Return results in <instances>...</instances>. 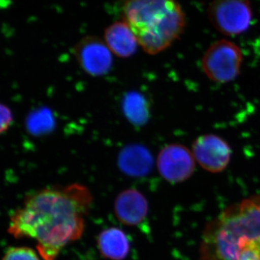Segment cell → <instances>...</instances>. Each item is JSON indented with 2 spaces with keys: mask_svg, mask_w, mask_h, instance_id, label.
Returning <instances> with one entry per match:
<instances>
[{
  "mask_svg": "<svg viewBox=\"0 0 260 260\" xmlns=\"http://www.w3.org/2000/svg\"><path fill=\"white\" fill-rule=\"evenodd\" d=\"M98 247L104 257L110 260H123L129 254V239L124 232L117 228L103 231L98 237Z\"/></svg>",
  "mask_w": 260,
  "mask_h": 260,
  "instance_id": "11",
  "label": "cell"
},
{
  "mask_svg": "<svg viewBox=\"0 0 260 260\" xmlns=\"http://www.w3.org/2000/svg\"><path fill=\"white\" fill-rule=\"evenodd\" d=\"M124 112L133 122L138 124L143 122L147 116L144 99L138 94H131L126 97L124 103Z\"/></svg>",
  "mask_w": 260,
  "mask_h": 260,
  "instance_id": "13",
  "label": "cell"
},
{
  "mask_svg": "<svg viewBox=\"0 0 260 260\" xmlns=\"http://www.w3.org/2000/svg\"><path fill=\"white\" fill-rule=\"evenodd\" d=\"M237 260H260V243H252L246 246Z\"/></svg>",
  "mask_w": 260,
  "mask_h": 260,
  "instance_id": "15",
  "label": "cell"
},
{
  "mask_svg": "<svg viewBox=\"0 0 260 260\" xmlns=\"http://www.w3.org/2000/svg\"><path fill=\"white\" fill-rule=\"evenodd\" d=\"M13 121V114L9 108L0 104V134H3L9 129Z\"/></svg>",
  "mask_w": 260,
  "mask_h": 260,
  "instance_id": "16",
  "label": "cell"
},
{
  "mask_svg": "<svg viewBox=\"0 0 260 260\" xmlns=\"http://www.w3.org/2000/svg\"><path fill=\"white\" fill-rule=\"evenodd\" d=\"M2 260H40V258L31 248L15 246L9 248Z\"/></svg>",
  "mask_w": 260,
  "mask_h": 260,
  "instance_id": "14",
  "label": "cell"
},
{
  "mask_svg": "<svg viewBox=\"0 0 260 260\" xmlns=\"http://www.w3.org/2000/svg\"><path fill=\"white\" fill-rule=\"evenodd\" d=\"M210 23L215 30L226 37L245 32L253 20L250 0H213L208 8Z\"/></svg>",
  "mask_w": 260,
  "mask_h": 260,
  "instance_id": "5",
  "label": "cell"
},
{
  "mask_svg": "<svg viewBox=\"0 0 260 260\" xmlns=\"http://www.w3.org/2000/svg\"><path fill=\"white\" fill-rule=\"evenodd\" d=\"M244 59L242 49L236 43L223 39L210 44L202 58V68L208 79L225 84L240 75Z\"/></svg>",
  "mask_w": 260,
  "mask_h": 260,
  "instance_id": "4",
  "label": "cell"
},
{
  "mask_svg": "<svg viewBox=\"0 0 260 260\" xmlns=\"http://www.w3.org/2000/svg\"><path fill=\"white\" fill-rule=\"evenodd\" d=\"M104 42L112 54L120 58L133 56L139 45L134 32L124 20L111 24L105 29Z\"/></svg>",
  "mask_w": 260,
  "mask_h": 260,
  "instance_id": "10",
  "label": "cell"
},
{
  "mask_svg": "<svg viewBox=\"0 0 260 260\" xmlns=\"http://www.w3.org/2000/svg\"><path fill=\"white\" fill-rule=\"evenodd\" d=\"M92 203L83 184L44 188L15 210L8 232L16 239H34L43 260H56L64 246L81 238Z\"/></svg>",
  "mask_w": 260,
  "mask_h": 260,
  "instance_id": "1",
  "label": "cell"
},
{
  "mask_svg": "<svg viewBox=\"0 0 260 260\" xmlns=\"http://www.w3.org/2000/svg\"><path fill=\"white\" fill-rule=\"evenodd\" d=\"M196 160L191 150L181 144L166 145L157 158L160 175L170 183L183 182L194 174Z\"/></svg>",
  "mask_w": 260,
  "mask_h": 260,
  "instance_id": "6",
  "label": "cell"
},
{
  "mask_svg": "<svg viewBox=\"0 0 260 260\" xmlns=\"http://www.w3.org/2000/svg\"><path fill=\"white\" fill-rule=\"evenodd\" d=\"M252 243H260V195L232 205L210 222L200 254L203 260H237Z\"/></svg>",
  "mask_w": 260,
  "mask_h": 260,
  "instance_id": "2",
  "label": "cell"
},
{
  "mask_svg": "<svg viewBox=\"0 0 260 260\" xmlns=\"http://www.w3.org/2000/svg\"><path fill=\"white\" fill-rule=\"evenodd\" d=\"M114 213L118 220L124 225L129 226L140 225L148 215V200L137 189H126L116 197Z\"/></svg>",
  "mask_w": 260,
  "mask_h": 260,
  "instance_id": "9",
  "label": "cell"
},
{
  "mask_svg": "<svg viewBox=\"0 0 260 260\" xmlns=\"http://www.w3.org/2000/svg\"><path fill=\"white\" fill-rule=\"evenodd\" d=\"M151 157L140 146L126 148L119 155V164L123 172L133 177H141L150 171Z\"/></svg>",
  "mask_w": 260,
  "mask_h": 260,
  "instance_id": "12",
  "label": "cell"
},
{
  "mask_svg": "<svg viewBox=\"0 0 260 260\" xmlns=\"http://www.w3.org/2000/svg\"><path fill=\"white\" fill-rule=\"evenodd\" d=\"M73 54L84 72L93 77L102 76L110 71L112 52L104 41L95 36H86L75 44Z\"/></svg>",
  "mask_w": 260,
  "mask_h": 260,
  "instance_id": "8",
  "label": "cell"
},
{
  "mask_svg": "<svg viewBox=\"0 0 260 260\" xmlns=\"http://www.w3.org/2000/svg\"><path fill=\"white\" fill-rule=\"evenodd\" d=\"M191 153L202 169L213 174L226 169L232 156V148L226 140L213 134L196 138L191 145Z\"/></svg>",
  "mask_w": 260,
  "mask_h": 260,
  "instance_id": "7",
  "label": "cell"
},
{
  "mask_svg": "<svg viewBox=\"0 0 260 260\" xmlns=\"http://www.w3.org/2000/svg\"><path fill=\"white\" fill-rule=\"evenodd\" d=\"M123 20L150 55L170 47L186 26V14L178 0H126Z\"/></svg>",
  "mask_w": 260,
  "mask_h": 260,
  "instance_id": "3",
  "label": "cell"
}]
</instances>
